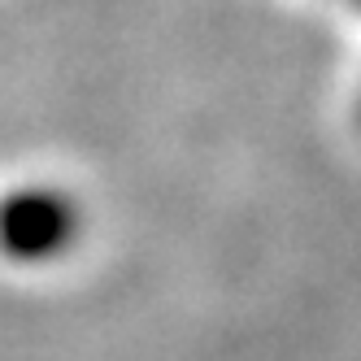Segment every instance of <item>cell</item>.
Returning <instances> with one entry per match:
<instances>
[{"label": "cell", "instance_id": "cell-1", "mask_svg": "<svg viewBox=\"0 0 361 361\" xmlns=\"http://www.w3.org/2000/svg\"><path fill=\"white\" fill-rule=\"evenodd\" d=\"M74 231H79V214L57 192L31 188L0 200V248L9 257H27V262L53 257L74 240Z\"/></svg>", "mask_w": 361, "mask_h": 361}]
</instances>
